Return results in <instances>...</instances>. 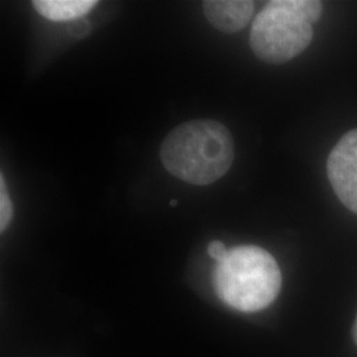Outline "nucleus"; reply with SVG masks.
Wrapping results in <instances>:
<instances>
[{
	"instance_id": "obj_9",
	"label": "nucleus",
	"mask_w": 357,
	"mask_h": 357,
	"mask_svg": "<svg viewBox=\"0 0 357 357\" xmlns=\"http://www.w3.org/2000/svg\"><path fill=\"white\" fill-rule=\"evenodd\" d=\"M354 339H355V343L357 344V317L355 320V326H354Z\"/></svg>"
},
{
	"instance_id": "obj_5",
	"label": "nucleus",
	"mask_w": 357,
	"mask_h": 357,
	"mask_svg": "<svg viewBox=\"0 0 357 357\" xmlns=\"http://www.w3.org/2000/svg\"><path fill=\"white\" fill-rule=\"evenodd\" d=\"M203 6L208 22L225 33L243 29L255 13V1L248 0H208Z\"/></svg>"
},
{
	"instance_id": "obj_6",
	"label": "nucleus",
	"mask_w": 357,
	"mask_h": 357,
	"mask_svg": "<svg viewBox=\"0 0 357 357\" xmlns=\"http://www.w3.org/2000/svg\"><path fill=\"white\" fill-rule=\"evenodd\" d=\"M35 10L52 22H75L82 19L98 4L94 0H36Z\"/></svg>"
},
{
	"instance_id": "obj_7",
	"label": "nucleus",
	"mask_w": 357,
	"mask_h": 357,
	"mask_svg": "<svg viewBox=\"0 0 357 357\" xmlns=\"http://www.w3.org/2000/svg\"><path fill=\"white\" fill-rule=\"evenodd\" d=\"M13 217V205L8 192L4 175L0 176V231H6Z\"/></svg>"
},
{
	"instance_id": "obj_10",
	"label": "nucleus",
	"mask_w": 357,
	"mask_h": 357,
	"mask_svg": "<svg viewBox=\"0 0 357 357\" xmlns=\"http://www.w3.org/2000/svg\"><path fill=\"white\" fill-rule=\"evenodd\" d=\"M169 205H171V206H176V205H178V200H171Z\"/></svg>"
},
{
	"instance_id": "obj_1",
	"label": "nucleus",
	"mask_w": 357,
	"mask_h": 357,
	"mask_svg": "<svg viewBox=\"0 0 357 357\" xmlns=\"http://www.w3.org/2000/svg\"><path fill=\"white\" fill-rule=\"evenodd\" d=\"M160 159L175 178L193 185H208L229 171L234 142L229 130L217 121H188L167 135Z\"/></svg>"
},
{
	"instance_id": "obj_3",
	"label": "nucleus",
	"mask_w": 357,
	"mask_h": 357,
	"mask_svg": "<svg viewBox=\"0 0 357 357\" xmlns=\"http://www.w3.org/2000/svg\"><path fill=\"white\" fill-rule=\"evenodd\" d=\"M318 0H273L261 10L250 31V47L268 64H283L310 45L321 16Z\"/></svg>"
},
{
	"instance_id": "obj_2",
	"label": "nucleus",
	"mask_w": 357,
	"mask_h": 357,
	"mask_svg": "<svg viewBox=\"0 0 357 357\" xmlns=\"http://www.w3.org/2000/svg\"><path fill=\"white\" fill-rule=\"evenodd\" d=\"M213 283L228 306L255 312L270 306L281 291L282 274L274 257L253 245L236 246L217 264Z\"/></svg>"
},
{
	"instance_id": "obj_8",
	"label": "nucleus",
	"mask_w": 357,
	"mask_h": 357,
	"mask_svg": "<svg viewBox=\"0 0 357 357\" xmlns=\"http://www.w3.org/2000/svg\"><path fill=\"white\" fill-rule=\"evenodd\" d=\"M208 255L211 258H213L215 261H216L217 264L218 262H221L227 255H228V249H227V246L224 245V243H221V241H212V243L208 245Z\"/></svg>"
},
{
	"instance_id": "obj_4",
	"label": "nucleus",
	"mask_w": 357,
	"mask_h": 357,
	"mask_svg": "<svg viewBox=\"0 0 357 357\" xmlns=\"http://www.w3.org/2000/svg\"><path fill=\"white\" fill-rule=\"evenodd\" d=\"M327 174L336 196L357 215V128L344 134L332 149Z\"/></svg>"
}]
</instances>
